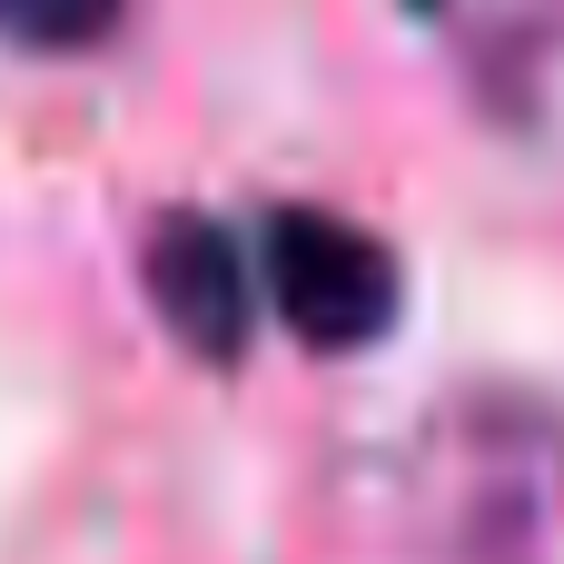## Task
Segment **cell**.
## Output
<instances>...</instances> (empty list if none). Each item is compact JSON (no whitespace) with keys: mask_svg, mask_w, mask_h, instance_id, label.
Segmentation results:
<instances>
[{"mask_svg":"<svg viewBox=\"0 0 564 564\" xmlns=\"http://www.w3.org/2000/svg\"><path fill=\"white\" fill-rule=\"evenodd\" d=\"M268 297H278V317L307 347L347 357V347H367L397 317V258L367 228L327 218V208H288L268 228Z\"/></svg>","mask_w":564,"mask_h":564,"instance_id":"obj_1","label":"cell"},{"mask_svg":"<svg viewBox=\"0 0 564 564\" xmlns=\"http://www.w3.org/2000/svg\"><path fill=\"white\" fill-rule=\"evenodd\" d=\"M149 297L198 357L248 347V268H238V238L218 218H169L149 238Z\"/></svg>","mask_w":564,"mask_h":564,"instance_id":"obj_2","label":"cell"},{"mask_svg":"<svg viewBox=\"0 0 564 564\" xmlns=\"http://www.w3.org/2000/svg\"><path fill=\"white\" fill-rule=\"evenodd\" d=\"M119 10L129 0H0V40H20V50H89V40L119 30Z\"/></svg>","mask_w":564,"mask_h":564,"instance_id":"obj_3","label":"cell"}]
</instances>
